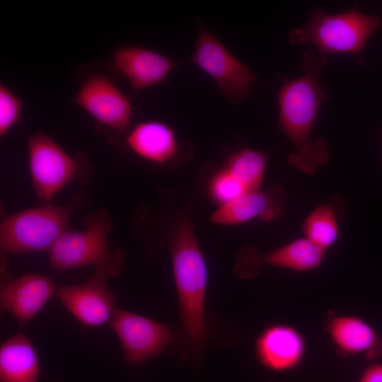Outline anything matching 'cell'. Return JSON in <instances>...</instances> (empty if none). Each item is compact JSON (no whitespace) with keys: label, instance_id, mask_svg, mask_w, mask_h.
Segmentation results:
<instances>
[{"label":"cell","instance_id":"6da1fadb","mask_svg":"<svg viewBox=\"0 0 382 382\" xmlns=\"http://www.w3.org/2000/svg\"><path fill=\"white\" fill-rule=\"evenodd\" d=\"M326 63L327 57L316 56L308 49L302 54V74L294 80L282 78V86L277 91V125L296 150L287 156V163L309 175L325 166L329 157L327 141L322 138L313 140L311 136L320 108L328 97L321 81Z\"/></svg>","mask_w":382,"mask_h":382},{"label":"cell","instance_id":"7a4b0ae2","mask_svg":"<svg viewBox=\"0 0 382 382\" xmlns=\"http://www.w3.org/2000/svg\"><path fill=\"white\" fill-rule=\"evenodd\" d=\"M170 248L184 347L188 354L199 358L209 334L204 314L207 267L189 219L177 226Z\"/></svg>","mask_w":382,"mask_h":382},{"label":"cell","instance_id":"3957f363","mask_svg":"<svg viewBox=\"0 0 382 382\" xmlns=\"http://www.w3.org/2000/svg\"><path fill=\"white\" fill-rule=\"evenodd\" d=\"M382 23L380 16L359 12L357 7L330 14L322 8L313 9L308 22L289 33L291 45L309 43L325 57L339 53L360 54L371 34Z\"/></svg>","mask_w":382,"mask_h":382},{"label":"cell","instance_id":"277c9868","mask_svg":"<svg viewBox=\"0 0 382 382\" xmlns=\"http://www.w3.org/2000/svg\"><path fill=\"white\" fill-rule=\"evenodd\" d=\"M82 200L68 206L46 204L13 214L0 227V248L3 254L48 251L58 238L69 230L71 215Z\"/></svg>","mask_w":382,"mask_h":382},{"label":"cell","instance_id":"5b68a950","mask_svg":"<svg viewBox=\"0 0 382 382\" xmlns=\"http://www.w3.org/2000/svg\"><path fill=\"white\" fill-rule=\"evenodd\" d=\"M86 228L67 230L48 250L50 268L61 272L93 265L96 268L122 267L125 253L122 249L110 250L108 236L111 229L109 214L97 211L86 219Z\"/></svg>","mask_w":382,"mask_h":382},{"label":"cell","instance_id":"8992f818","mask_svg":"<svg viewBox=\"0 0 382 382\" xmlns=\"http://www.w3.org/2000/svg\"><path fill=\"white\" fill-rule=\"evenodd\" d=\"M189 61L214 79L223 98L235 105L243 103L250 95L252 86L259 83L251 70L235 57L201 21L197 22L195 45Z\"/></svg>","mask_w":382,"mask_h":382},{"label":"cell","instance_id":"52a82bcc","mask_svg":"<svg viewBox=\"0 0 382 382\" xmlns=\"http://www.w3.org/2000/svg\"><path fill=\"white\" fill-rule=\"evenodd\" d=\"M28 154L35 190L46 204L81 173V161L44 132L29 136Z\"/></svg>","mask_w":382,"mask_h":382},{"label":"cell","instance_id":"ba28073f","mask_svg":"<svg viewBox=\"0 0 382 382\" xmlns=\"http://www.w3.org/2000/svg\"><path fill=\"white\" fill-rule=\"evenodd\" d=\"M109 324L125 360L134 365L161 354L175 340L169 325L118 308Z\"/></svg>","mask_w":382,"mask_h":382},{"label":"cell","instance_id":"9c48e42d","mask_svg":"<svg viewBox=\"0 0 382 382\" xmlns=\"http://www.w3.org/2000/svg\"><path fill=\"white\" fill-rule=\"evenodd\" d=\"M325 253L305 237L269 251L244 246L236 255L233 271L241 279L255 277L264 266L307 272L321 265Z\"/></svg>","mask_w":382,"mask_h":382},{"label":"cell","instance_id":"30bf717a","mask_svg":"<svg viewBox=\"0 0 382 382\" xmlns=\"http://www.w3.org/2000/svg\"><path fill=\"white\" fill-rule=\"evenodd\" d=\"M72 101L100 125L122 132L130 125L132 114L130 100L103 74L93 73L87 76Z\"/></svg>","mask_w":382,"mask_h":382},{"label":"cell","instance_id":"8fae6325","mask_svg":"<svg viewBox=\"0 0 382 382\" xmlns=\"http://www.w3.org/2000/svg\"><path fill=\"white\" fill-rule=\"evenodd\" d=\"M112 276L95 270L82 284L60 286L55 295L62 304L86 327H98L110 323L117 308L107 284Z\"/></svg>","mask_w":382,"mask_h":382},{"label":"cell","instance_id":"7c38bea8","mask_svg":"<svg viewBox=\"0 0 382 382\" xmlns=\"http://www.w3.org/2000/svg\"><path fill=\"white\" fill-rule=\"evenodd\" d=\"M182 62L145 47L124 45L113 52L110 65L139 92L162 83Z\"/></svg>","mask_w":382,"mask_h":382},{"label":"cell","instance_id":"4fadbf2b","mask_svg":"<svg viewBox=\"0 0 382 382\" xmlns=\"http://www.w3.org/2000/svg\"><path fill=\"white\" fill-rule=\"evenodd\" d=\"M254 351L263 367L272 371L286 372L296 369L303 362L307 343L303 335L295 327L277 323L259 333Z\"/></svg>","mask_w":382,"mask_h":382},{"label":"cell","instance_id":"5bb4252c","mask_svg":"<svg viewBox=\"0 0 382 382\" xmlns=\"http://www.w3.org/2000/svg\"><path fill=\"white\" fill-rule=\"evenodd\" d=\"M285 203L283 186L277 183L264 191H252L219 206L209 221L224 226L241 224L255 218L268 221L284 214Z\"/></svg>","mask_w":382,"mask_h":382},{"label":"cell","instance_id":"9a60e30c","mask_svg":"<svg viewBox=\"0 0 382 382\" xmlns=\"http://www.w3.org/2000/svg\"><path fill=\"white\" fill-rule=\"evenodd\" d=\"M56 289L44 275L24 274L1 286V305L22 328L42 309Z\"/></svg>","mask_w":382,"mask_h":382},{"label":"cell","instance_id":"2e32d148","mask_svg":"<svg viewBox=\"0 0 382 382\" xmlns=\"http://www.w3.org/2000/svg\"><path fill=\"white\" fill-rule=\"evenodd\" d=\"M325 328L332 345L344 356L364 354L374 358L382 355L381 336L369 322L358 316H332Z\"/></svg>","mask_w":382,"mask_h":382},{"label":"cell","instance_id":"e0dca14e","mask_svg":"<svg viewBox=\"0 0 382 382\" xmlns=\"http://www.w3.org/2000/svg\"><path fill=\"white\" fill-rule=\"evenodd\" d=\"M126 144L139 158L163 165L171 161L179 152V142L173 128L163 121L144 120L128 132Z\"/></svg>","mask_w":382,"mask_h":382},{"label":"cell","instance_id":"ac0fdd59","mask_svg":"<svg viewBox=\"0 0 382 382\" xmlns=\"http://www.w3.org/2000/svg\"><path fill=\"white\" fill-rule=\"evenodd\" d=\"M40 364L34 346L18 332L0 348V382H38Z\"/></svg>","mask_w":382,"mask_h":382},{"label":"cell","instance_id":"d6986e66","mask_svg":"<svg viewBox=\"0 0 382 382\" xmlns=\"http://www.w3.org/2000/svg\"><path fill=\"white\" fill-rule=\"evenodd\" d=\"M345 209L340 197H334L316 207L302 223L304 237L326 252L338 239V221Z\"/></svg>","mask_w":382,"mask_h":382},{"label":"cell","instance_id":"ffe728a7","mask_svg":"<svg viewBox=\"0 0 382 382\" xmlns=\"http://www.w3.org/2000/svg\"><path fill=\"white\" fill-rule=\"evenodd\" d=\"M269 154L267 151L243 148L232 152L221 166L250 192L260 190Z\"/></svg>","mask_w":382,"mask_h":382},{"label":"cell","instance_id":"44dd1931","mask_svg":"<svg viewBox=\"0 0 382 382\" xmlns=\"http://www.w3.org/2000/svg\"><path fill=\"white\" fill-rule=\"evenodd\" d=\"M248 193L243 187L221 166L214 172L207 185L210 199L219 206Z\"/></svg>","mask_w":382,"mask_h":382},{"label":"cell","instance_id":"7402d4cb","mask_svg":"<svg viewBox=\"0 0 382 382\" xmlns=\"http://www.w3.org/2000/svg\"><path fill=\"white\" fill-rule=\"evenodd\" d=\"M23 102L5 84L0 83V136L19 122Z\"/></svg>","mask_w":382,"mask_h":382},{"label":"cell","instance_id":"603a6c76","mask_svg":"<svg viewBox=\"0 0 382 382\" xmlns=\"http://www.w3.org/2000/svg\"><path fill=\"white\" fill-rule=\"evenodd\" d=\"M357 382H382V362L373 363L366 366Z\"/></svg>","mask_w":382,"mask_h":382},{"label":"cell","instance_id":"cb8c5ba5","mask_svg":"<svg viewBox=\"0 0 382 382\" xmlns=\"http://www.w3.org/2000/svg\"><path fill=\"white\" fill-rule=\"evenodd\" d=\"M381 133H382V129H381Z\"/></svg>","mask_w":382,"mask_h":382}]
</instances>
